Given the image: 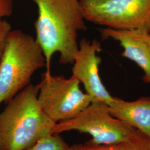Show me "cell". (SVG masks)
I'll use <instances>...</instances> for the list:
<instances>
[{
    "label": "cell",
    "mask_w": 150,
    "mask_h": 150,
    "mask_svg": "<svg viewBox=\"0 0 150 150\" xmlns=\"http://www.w3.org/2000/svg\"><path fill=\"white\" fill-rule=\"evenodd\" d=\"M38 17L35 23L36 40L42 50L46 72H50L54 54L59 53V62L72 64L79 50L77 35L87 29L80 0H33Z\"/></svg>",
    "instance_id": "1"
},
{
    "label": "cell",
    "mask_w": 150,
    "mask_h": 150,
    "mask_svg": "<svg viewBox=\"0 0 150 150\" xmlns=\"http://www.w3.org/2000/svg\"><path fill=\"white\" fill-rule=\"evenodd\" d=\"M38 87L29 84L7 103L0 113V150H25L52 134L56 123L43 112Z\"/></svg>",
    "instance_id": "2"
},
{
    "label": "cell",
    "mask_w": 150,
    "mask_h": 150,
    "mask_svg": "<svg viewBox=\"0 0 150 150\" xmlns=\"http://www.w3.org/2000/svg\"><path fill=\"white\" fill-rule=\"evenodd\" d=\"M45 66L36 38L20 30H11L0 59V104L7 103L30 84L32 75Z\"/></svg>",
    "instance_id": "3"
},
{
    "label": "cell",
    "mask_w": 150,
    "mask_h": 150,
    "mask_svg": "<svg viewBox=\"0 0 150 150\" xmlns=\"http://www.w3.org/2000/svg\"><path fill=\"white\" fill-rule=\"evenodd\" d=\"M76 130L90 134L94 144L129 143L150 149V139L139 130L112 116L107 104H91L75 117L56 123L52 134Z\"/></svg>",
    "instance_id": "4"
},
{
    "label": "cell",
    "mask_w": 150,
    "mask_h": 150,
    "mask_svg": "<svg viewBox=\"0 0 150 150\" xmlns=\"http://www.w3.org/2000/svg\"><path fill=\"white\" fill-rule=\"evenodd\" d=\"M80 82L71 76L42 75L38 100L43 112L55 123L74 118L91 104V97L80 89Z\"/></svg>",
    "instance_id": "5"
},
{
    "label": "cell",
    "mask_w": 150,
    "mask_h": 150,
    "mask_svg": "<svg viewBox=\"0 0 150 150\" xmlns=\"http://www.w3.org/2000/svg\"><path fill=\"white\" fill-rule=\"evenodd\" d=\"M85 20L115 30L150 32V0H80Z\"/></svg>",
    "instance_id": "6"
},
{
    "label": "cell",
    "mask_w": 150,
    "mask_h": 150,
    "mask_svg": "<svg viewBox=\"0 0 150 150\" xmlns=\"http://www.w3.org/2000/svg\"><path fill=\"white\" fill-rule=\"evenodd\" d=\"M101 50V43L97 40L91 42L82 38L75 54L72 76L83 85L91 102H103L109 106L115 97L106 90L99 75V66L102 60L97 53Z\"/></svg>",
    "instance_id": "7"
},
{
    "label": "cell",
    "mask_w": 150,
    "mask_h": 150,
    "mask_svg": "<svg viewBox=\"0 0 150 150\" xmlns=\"http://www.w3.org/2000/svg\"><path fill=\"white\" fill-rule=\"evenodd\" d=\"M108 108L114 117L129 124L150 139V97H143L129 102L115 97Z\"/></svg>",
    "instance_id": "8"
},
{
    "label": "cell",
    "mask_w": 150,
    "mask_h": 150,
    "mask_svg": "<svg viewBox=\"0 0 150 150\" xmlns=\"http://www.w3.org/2000/svg\"><path fill=\"white\" fill-rule=\"evenodd\" d=\"M103 39L112 38L123 47L122 56L131 59L144 72L143 80L150 83V51L147 45L136 38L131 30L105 28L100 30Z\"/></svg>",
    "instance_id": "9"
},
{
    "label": "cell",
    "mask_w": 150,
    "mask_h": 150,
    "mask_svg": "<svg viewBox=\"0 0 150 150\" xmlns=\"http://www.w3.org/2000/svg\"><path fill=\"white\" fill-rule=\"evenodd\" d=\"M69 146L59 134H48L25 150H64Z\"/></svg>",
    "instance_id": "10"
},
{
    "label": "cell",
    "mask_w": 150,
    "mask_h": 150,
    "mask_svg": "<svg viewBox=\"0 0 150 150\" xmlns=\"http://www.w3.org/2000/svg\"><path fill=\"white\" fill-rule=\"evenodd\" d=\"M81 150H150V149L126 142L105 145L94 144L88 141L82 145Z\"/></svg>",
    "instance_id": "11"
},
{
    "label": "cell",
    "mask_w": 150,
    "mask_h": 150,
    "mask_svg": "<svg viewBox=\"0 0 150 150\" xmlns=\"http://www.w3.org/2000/svg\"><path fill=\"white\" fill-rule=\"evenodd\" d=\"M11 30L10 23L5 20L0 19V59L4 50L6 39Z\"/></svg>",
    "instance_id": "12"
},
{
    "label": "cell",
    "mask_w": 150,
    "mask_h": 150,
    "mask_svg": "<svg viewBox=\"0 0 150 150\" xmlns=\"http://www.w3.org/2000/svg\"><path fill=\"white\" fill-rule=\"evenodd\" d=\"M13 10V0H0V19L10 17Z\"/></svg>",
    "instance_id": "13"
},
{
    "label": "cell",
    "mask_w": 150,
    "mask_h": 150,
    "mask_svg": "<svg viewBox=\"0 0 150 150\" xmlns=\"http://www.w3.org/2000/svg\"><path fill=\"white\" fill-rule=\"evenodd\" d=\"M131 30L136 38L141 40L147 45L150 51V32L141 29Z\"/></svg>",
    "instance_id": "14"
},
{
    "label": "cell",
    "mask_w": 150,
    "mask_h": 150,
    "mask_svg": "<svg viewBox=\"0 0 150 150\" xmlns=\"http://www.w3.org/2000/svg\"><path fill=\"white\" fill-rule=\"evenodd\" d=\"M81 144L79 145H74L69 146L66 150H81Z\"/></svg>",
    "instance_id": "15"
}]
</instances>
